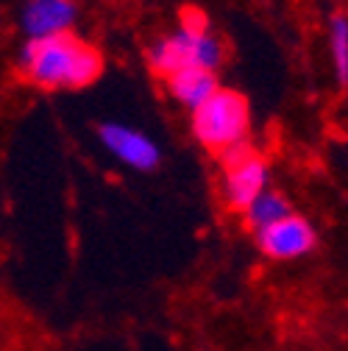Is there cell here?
<instances>
[{"mask_svg": "<svg viewBox=\"0 0 348 351\" xmlns=\"http://www.w3.org/2000/svg\"><path fill=\"white\" fill-rule=\"evenodd\" d=\"M23 75L42 90H84L101 78L103 56L75 34L28 39L20 53Z\"/></svg>", "mask_w": 348, "mask_h": 351, "instance_id": "1", "label": "cell"}, {"mask_svg": "<svg viewBox=\"0 0 348 351\" xmlns=\"http://www.w3.org/2000/svg\"><path fill=\"white\" fill-rule=\"evenodd\" d=\"M148 62L153 67L156 75L170 78L173 73H182L187 67H203L217 73L223 62V48L209 31V20L195 12L187 9L182 12V23L173 34L159 36L151 51H148Z\"/></svg>", "mask_w": 348, "mask_h": 351, "instance_id": "2", "label": "cell"}, {"mask_svg": "<svg viewBox=\"0 0 348 351\" xmlns=\"http://www.w3.org/2000/svg\"><path fill=\"white\" fill-rule=\"evenodd\" d=\"M192 134L206 151H214L217 156L245 143L251 134V109L245 95L221 86L192 112Z\"/></svg>", "mask_w": 348, "mask_h": 351, "instance_id": "3", "label": "cell"}, {"mask_svg": "<svg viewBox=\"0 0 348 351\" xmlns=\"http://www.w3.org/2000/svg\"><path fill=\"white\" fill-rule=\"evenodd\" d=\"M223 167V201L232 212H243L256 195H262L271 182V165L251 140L221 154Z\"/></svg>", "mask_w": 348, "mask_h": 351, "instance_id": "4", "label": "cell"}, {"mask_svg": "<svg viewBox=\"0 0 348 351\" xmlns=\"http://www.w3.org/2000/svg\"><path fill=\"white\" fill-rule=\"evenodd\" d=\"M256 245L273 262H293L318 248V232L303 215L290 212L279 223L256 234Z\"/></svg>", "mask_w": 348, "mask_h": 351, "instance_id": "5", "label": "cell"}, {"mask_svg": "<svg viewBox=\"0 0 348 351\" xmlns=\"http://www.w3.org/2000/svg\"><path fill=\"white\" fill-rule=\"evenodd\" d=\"M98 140L101 145L125 167L148 173L156 170L162 162L159 145L140 128H132L125 123H101L98 125Z\"/></svg>", "mask_w": 348, "mask_h": 351, "instance_id": "6", "label": "cell"}, {"mask_svg": "<svg viewBox=\"0 0 348 351\" xmlns=\"http://www.w3.org/2000/svg\"><path fill=\"white\" fill-rule=\"evenodd\" d=\"M78 17L75 0H28L20 14V25L28 39H45L67 34Z\"/></svg>", "mask_w": 348, "mask_h": 351, "instance_id": "7", "label": "cell"}, {"mask_svg": "<svg viewBox=\"0 0 348 351\" xmlns=\"http://www.w3.org/2000/svg\"><path fill=\"white\" fill-rule=\"evenodd\" d=\"M164 84H167V93L190 112H195L201 104H206L221 90L217 73L203 70V67H187L182 73H173L170 78H164Z\"/></svg>", "mask_w": 348, "mask_h": 351, "instance_id": "8", "label": "cell"}, {"mask_svg": "<svg viewBox=\"0 0 348 351\" xmlns=\"http://www.w3.org/2000/svg\"><path fill=\"white\" fill-rule=\"evenodd\" d=\"M293 212V206H290V201L282 195V193H276V190H265L262 195H256L240 215H243V223H245V229L256 237L259 232H265L268 226H273V223H279L282 217H287Z\"/></svg>", "mask_w": 348, "mask_h": 351, "instance_id": "9", "label": "cell"}, {"mask_svg": "<svg viewBox=\"0 0 348 351\" xmlns=\"http://www.w3.org/2000/svg\"><path fill=\"white\" fill-rule=\"evenodd\" d=\"M329 48H332V64L340 86H348V17L334 14L329 20Z\"/></svg>", "mask_w": 348, "mask_h": 351, "instance_id": "10", "label": "cell"}]
</instances>
